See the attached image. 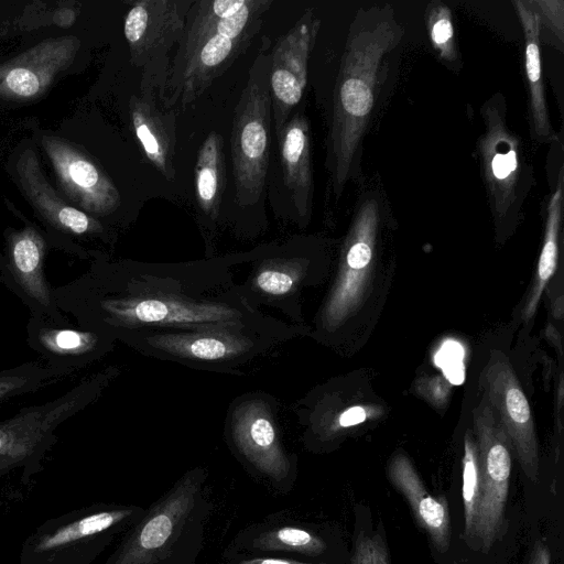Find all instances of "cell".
<instances>
[{"label":"cell","mask_w":564,"mask_h":564,"mask_svg":"<svg viewBox=\"0 0 564 564\" xmlns=\"http://www.w3.org/2000/svg\"><path fill=\"white\" fill-rule=\"evenodd\" d=\"M46 239L34 227L10 231L6 252L0 254V280L29 308L31 316L65 322L46 278Z\"/></svg>","instance_id":"8fae6325"},{"label":"cell","mask_w":564,"mask_h":564,"mask_svg":"<svg viewBox=\"0 0 564 564\" xmlns=\"http://www.w3.org/2000/svg\"><path fill=\"white\" fill-rule=\"evenodd\" d=\"M153 90H141L129 101L134 135L148 161L169 181L175 177V117L158 104Z\"/></svg>","instance_id":"d6986e66"},{"label":"cell","mask_w":564,"mask_h":564,"mask_svg":"<svg viewBox=\"0 0 564 564\" xmlns=\"http://www.w3.org/2000/svg\"><path fill=\"white\" fill-rule=\"evenodd\" d=\"M480 115L484 129L477 155L481 177L494 220L505 226L519 219L534 184L533 172L520 135L507 123L505 97H490Z\"/></svg>","instance_id":"5b68a950"},{"label":"cell","mask_w":564,"mask_h":564,"mask_svg":"<svg viewBox=\"0 0 564 564\" xmlns=\"http://www.w3.org/2000/svg\"><path fill=\"white\" fill-rule=\"evenodd\" d=\"M237 448L250 473L280 495L292 491L295 465L280 446L272 423L264 416L252 417L238 430Z\"/></svg>","instance_id":"ac0fdd59"},{"label":"cell","mask_w":564,"mask_h":564,"mask_svg":"<svg viewBox=\"0 0 564 564\" xmlns=\"http://www.w3.org/2000/svg\"><path fill=\"white\" fill-rule=\"evenodd\" d=\"M321 20L307 9L270 52L269 87L276 135L299 105L307 82V66Z\"/></svg>","instance_id":"7c38bea8"},{"label":"cell","mask_w":564,"mask_h":564,"mask_svg":"<svg viewBox=\"0 0 564 564\" xmlns=\"http://www.w3.org/2000/svg\"><path fill=\"white\" fill-rule=\"evenodd\" d=\"M473 426L480 478V500L473 541L487 553L506 532L512 446L485 393L473 410Z\"/></svg>","instance_id":"52a82bcc"},{"label":"cell","mask_w":564,"mask_h":564,"mask_svg":"<svg viewBox=\"0 0 564 564\" xmlns=\"http://www.w3.org/2000/svg\"><path fill=\"white\" fill-rule=\"evenodd\" d=\"M379 199L361 198L350 224L337 282L325 307V323L338 327L362 304L372 270L381 220Z\"/></svg>","instance_id":"9c48e42d"},{"label":"cell","mask_w":564,"mask_h":564,"mask_svg":"<svg viewBox=\"0 0 564 564\" xmlns=\"http://www.w3.org/2000/svg\"><path fill=\"white\" fill-rule=\"evenodd\" d=\"M42 145L61 188L75 204L98 216L109 215L118 208V189L89 156L57 137L44 135Z\"/></svg>","instance_id":"5bb4252c"},{"label":"cell","mask_w":564,"mask_h":564,"mask_svg":"<svg viewBox=\"0 0 564 564\" xmlns=\"http://www.w3.org/2000/svg\"><path fill=\"white\" fill-rule=\"evenodd\" d=\"M527 564H551L549 546L541 541H535Z\"/></svg>","instance_id":"e575fe53"},{"label":"cell","mask_w":564,"mask_h":564,"mask_svg":"<svg viewBox=\"0 0 564 564\" xmlns=\"http://www.w3.org/2000/svg\"><path fill=\"white\" fill-rule=\"evenodd\" d=\"M17 172L25 196L56 231L74 236L102 231V226L95 218L67 205L53 191L40 170L36 155L30 149L21 153Z\"/></svg>","instance_id":"ffe728a7"},{"label":"cell","mask_w":564,"mask_h":564,"mask_svg":"<svg viewBox=\"0 0 564 564\" xmlns=\"http://www.w3.org/2000/svg\"><path fill=\"white\" fill-rule=\"evenodd\" d=\"M257 283L262 291L281 295L291 290L293 278L282 271L264 270L258 275Z\"/></svg>","instance_id":"d6a6232c"},{"label":"cell","mask_w":564,"mask_h":564,"mask_svg":"<svg viewBox=\"0 0 564 564\" xmlns=\"http://www.w3.org/2000/svg\"><path fill=\"white\" fill-rule=\"evenodd\" d=\"M225 550L329 563L330 541L319 528L275 513L240 529Z\"/></svg>","instance_id":"4fadbf2b"},{"label":"cell","mask_w":564,"mask_h":564,"mask_svg":"<svg viewBox=\"0 0 564 564\" xmlns=\"http://www.w3.org/2000/svg\"><path fill=\"white\" fill-rule=\"evenodd\" d=\"M26 343L51 367L76 370L98 359L111 347V338L91 329L42 317L29 318Z\"/></svg>","instance_id":"9a60e30c"},{"label":"cell","mask_w":564,"mask_h":564,"mask_svg":"<svg viewBox=\"0 0 564 564\" xmlns=\"http://www.w3.org/2000/svg\"><path fill=\"white\" fill-rule=\"evenodd\" d=\"M74 372L42 361L24 362L0 371V403L34 393L66 379Z\"/></svg>","instance_id":"484cf974"},{"label":"cell","mask_w":564,"mask_h":564,"mask_svg":"<svg viewBox=\"0 0 564 564\" xmlns=\"http://www.w3.org/2000/svg\"><path fill=\"white\" fill-rule=\"evenodd\" d=\"M145 511L135 505L104 506L68 523L40 540L35 550L47 552L78 541L101 545L121 531H127Z\"/></svg>","instance_id":"603a6c76"},{"label":"cell","mask_w":564,"mask_h":564,"mask_svg":"<svg viewBox=\"0 0 564 564\" xmlns=\"http://www.w3.org/2000/svg\"><path fill=\"white\" fill-rule=\"evenodd\" d=\"M186 350L196 358L210 360L224 357L230 348L218 338L200 337L188 343Z\"/></svg>","instance_id":"4dcf8cb0"},{"label":"cell","mask_w":564,"mask_h":564,"mask_svg":"<svg viewBox=\"0 0 564 564\" xmlns=\"http://www.w3.org/2000/svg\"><path fill=\"white\" fill-rule=\"evenodd\" d=\"M108 373L86 378L65 393L0 421V474L35 466L57 441L56 431L96 400Z\"/></svg>","instance_id":"8992f818"},{"label":"cell","mask_w":564,"mask_h":564,"mask_svg":"<svg viewBox=\"0 0 564 564\" xmlns=\"http://www.w3.org/2000/svg\"><path fill=\"white\" fill-rule=\"evenodd\" d=\"M194 0H137L126 14L123 32L132 65L142 67L141 88L163 98L170 62Z\"/></svg>","instance_id":"ba28073f"},{"label":"cell","mask_w":564,"mask_h":564,"mask_svg":"<svg viewBox=\"0 0 564 564\" xmlns=\"http://www.w3.org/2000/svg\"><path fill=\"white\" fill-rule=\"evenodd\" d=\"M272 0H194L170 63L162 104L183 109L250 46Z\"/></svg>","instance_id":"7a4b0ae2"},{"label":"cell","mask_w":564,"mask_h":564,"mask_svg":"<svg viewBox=\"0 0 564 564\" xmlns=\"http://www.w3.org/2000/svg\"><path fill=\"white\" fill-rule=\"evenodd\" d=\"M391 485L408 502L417 525L425 531L438 553H445L451 544L452 524L447 500L434 497L425 487L410 458L395 453L387 466Z\"/></svg>","instance_id":"e0dca14e"},{"label":"cell","mask_w":564,"mask_h":564,"mask_svg":"<svg viewBox=\"0 0 564 564\" xmlns=\"http://www.w3.org/2000/svg\"><path fill=\"white\" fill-rule=\"evenodd\" d=\"M280 145L283 182L301 218L311 214L313 202V173L311 135L306 116L297 111L276 135Z\"/></svg>","instance_id":"44dd1931"},{"label":"cell","mask_w":564,"mask_h":564,"mask_svg":"<svg viewBox=\"0 0 564 564\" xmlns=\"http://www.w3.org/2000/svg\"><path fill=\"white\" fill-rule=\"evenodd\" d=\"M462 497L465 519L464 533L466 540L470 542L474 539L480 500V478L477 446L474 435L470 431H466L464 437Z\"/></svg>","instance_id":"4316f807"},{"label":"cell","mask_w":564,"mask_h":564,"mask_svg":"<svg viewBox=\"0 0 564 564\" xmlns=\"http://www.w3.org/2000/svg\"><path fill=\"white\" fill-rule=\"evenodd\" d=\"M224 141L219 133L210 132L202 143L195 164V195L199 208L216 219L226 188Z\"/></svg>","instance_id":"cb8c5ba5"},{"label":"cell","mask_w":564,"mask_h":564,"mask_svg":"<svg viewBox=\"0 0 564 564\" xmlns=\"http://www.w3.org/2000/svg\"><path fill=\"white\" fill-rule=\"evenodd\" d=\"M377 531H359L354 541L349 564H390L382 527Z\"/></svg>","instance_id":"f546056e"},{"label":"cell","mask_w":564,"mask_h":564,"mask_svg":"<svg viewBox=\"0 0 564 564\" xmlns=\"http://www.w3.org/2000/svg\"><path fill=\"white\" fill-rule=\"evenodd\" d=\"M367 417L366 410L361 406H354L345 412H343L339 416V425L341 427H348L351 425L359 424L360 422H364Z\"/></svg>","instance_id":"836d02e7"},{"label":"cell","mask_w":564,"mask_h":564,"mask_svg":"<svg viewBox=\"0 0 564 564\" xmlns=\"http://www.w3.org/2000/svg\"><path fill=\"white\" fill-rule=\"evenodd\" d=\"M404 35L390 4L360 8L345 43L333 94L326 166L338 199L358 175L362 142L388 56Z\"/></svg>","instance_id":"6da1fadb"},{"label":"cell","mask_w":564,"mask_h":564,"mask_svg":"<svg viewBox=\"0 0 564 564\" xmlns=\"http://www.w3.org/2000/svg\"><path fill=\"white\" fill-rule=\"evenodd\" d=\"M78 46L75 36L50 39L0 65V97L30 99L41 96L73 61Z\"/></svg>","instance_id":"2e32d148"},{"label":"cell","mask_w":564,"mask_h":564,"mask_svg":"<svg viewBox=\"0 0 564 564\" xmlns=\"http://www.w3.org/2000/svg\"><path fill=\"white\" fill-rule=\"evenodd\" d=\"M563 167L560 169L555 187L547 200L544 240L538 262L535 282L524 308V318L530 319L536 308L541 295L554 274L558 258V239L563 209Z\"/></svg>","instance_id":"d4e9b609"},{"label":"cell","mask_w":564,"mask_h":564,"mask_svg":"<svg viewBox=\"0 0 564 564\" xmlns=\"http://www.w3.org/2000/svg\"><path fill=\"white\" fill-rule=\"evenodd\" d=\"M480 384L497 422L517 454L522 471L532 482H538L539 445L531 408L505 354L499 350L490 352Z\"/></svg>","instance_id":"30bf717a"},{"label":"cell","mask_w":564,"mask_h":564,"mask_svg":"<svg viewBox=\"0 0 564 564\" xmlns=\"http://www.w3.org/2000/svg\"><path fill=\"white\" fill-rule=\"evenodd\" d=\"M223 557L224 564H330L327 562L311 563L280 556L257 555L226 550L223 553Z\"/></svg>","instance_id":"1f68e13d"},{"label":"cell","mask_w":564,"mask_h":564,"mask_svg":"<svg viewBox=\"0 0 564 564\" xmlns=\"http://www.w3.org/2000/svg\"><path fill=\"white\" fill-rule=\"evenodd\" d=\"M539 18L540 32L546 30L547 43L560 52L564 45V1L528 0Z\"/></svg>","instance_id":"f1b7e54d"},{"label":"cell","mask_w":564,"mask_h":564,"mask_svg":"<svg viewBox=\"0 0 564 564\" xmlns=\"http://www.w3.org/2000/svg\"><path fill=\"white\" fill-rule=\"evenodd\" d=\"M195 468L145 508L106 564H198L213 502Z\"/></svg>","instance_id":"3957f363"},{"label":"cell","mask_w":564,"mask_h":564,"mask_svg":"<svg viewBox=\"0 0 564 564\" xmlns=\"http://www.w3.org/2000/svg\"><path fill=\"white\" fill-rule=\"evenodd\" d=\"M269 46L270 40L263 37L234 113L230 153L235 200L241 207L258 203L268 171L272 116Z\"/></svg>","instance_id":"277c9868"},{"label":"cell","mask_w":564,"mask_h":564,"mask_svg":"<svg viewBox=\"0 0 564 564\" xmlns=\"http://www.w3.org/2000/svg\"><path fill=\"white\" fill-rule=\"evenodd\" d=\"M524 39V72L529 97L530 131L538 142L556 141L544 93L541 67V42L539 18L528 0H513Z\"/></svg>","instance_id":"7402d4cb"},{"label":"cell","mask_w":564,"mask_h":564,"mask_svg":"<svg viewBox=\"0 0 564 564\" xmlns=\"http://www.w3.org/2000/svg\"><path fill=\"white\" fill-rule=\"evenodd\" d=\"M430 41L440 58L451 65L458 62V50L449 8L441 1L429 3L425 12Z\"/></svg>","instance_id":"83f0119b"}]
</instances>
